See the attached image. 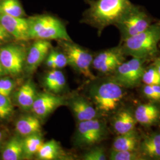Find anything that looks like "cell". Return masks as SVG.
Instances as JSON below:
<instances>
[{
	"label": "cell",
	"instance_id": "obj_1",
	"mask_svg": "<svg viewBox=\"0 0 160 160\" xmlns=\"http://www.w3.org/2000/svg\"><path fill=\"white\" fill-rule=\"evenodd\" d=\"M88 8L84 14L82 22L98 30L114 25L131 3L130 0H87Z\"/></svg>",
	"mask_w": 160,
	"mask_h": 160
},
{
	"label": "cell",
	"instance_id": "obj_2",
	"mask_svg": "<svg viewBox=\"0 0 160 160\" xmlns=\"http://www.w3.org/2000/svg\"><path fill=\"white\" fill-rule=\"evenodd\" d=\"M160 21H155L143 32L120 43L125 55L147 61L160 55Z\"/></svg>",
	"mask_w": 160,
	"mask_h": 160
},
{
	"label": "cell",
	"instance_id": "obj_3",
	"mask_svg": "<svg viewBox=\"0 0 160 160\" xmlns=\"http://www.w3.org/2000/svg\"><path fill=\"white\" fill-rule=\"evenodd\" d=\"M124 96L125 88L111 77L94 83L89 90L92 103L101 116L114 112Z\"/></svg>",
	"mask_w": 160,
	"mask_h": 160
},
{
	"label": "cell",
	"instance_id": "obj_4",
	"mask_svg": "<svg viewBox=\"0 0 160 160\" xmlns=\"http://www.w3.org/2000/svg\"><path fill=\"white\" fill-rule=\"evenodd\" d=\"M29 39L72 41L63 23L56 17L39 15L28 18Z\"/></svg>",
	"mask_w": 160,
	"mask_h": 160
},
{
	"label": "cell",
	"instance_id": "obj_5",
	"mask_svg": "<svg viewBox=\"0 0 160 160\" xmlns=\"http://www.w3.org/2000/svg\"><path fill=\"white\" fill-rule=\"evenodd\" d=\"M155 21L143 7L131 2L114 24L120 32V43L143 32Z\"/></svg>",
	"mask_w": 160,
	"mask_h": 160
},
{
	"label": "cell",
	"instance_id": "obj_6",
	"mask_svg": "<svg viewBox=\"0 0 160 160\" xmlns=\"http://www.w3.org/2000/svg\"><path fill=\"white\" fill-rule=\"evenodd\" d=\"M58 43L67 57L68 65L87 78L96 80L91 70L94 57L90 52L72 41L59 40Z\"/></svg>",
	"mask_w": 160,
	"mask_h": 160
},
{
	"label": "cell",
	"instance_id": "obj_7",
	"mask_svg": "<svg viewBox=\"0 0 160 160\" xmlns=\"http://www.w3.org/2000/svg\"><path fill=\"white\" fill-rule=\"evenodd\" d=\"M108 131L104 120L100 118L79 122L75 141L81 147H91L103 141Z\"/></svg>",
	"mask_w": 160,
	"mask_h": 160
},
{
	"label": "cell",
	"instance_id": "obj_8",
	"mask_svg": "<svg viewBox=\"0 0 160 160\" xmlns=\"http://www.w3.org/2000/svg\"><path fill=\"white\" fill-rule=\"evenodd\" d=\"M145 59L132 58L124 61L110 75L113 80L125 88H133L139 86L145 68Z\"/></svg>",
	"mask_w": 160,
	"mask_h": 160
},
{
	"label": "cell",
	"instance_id": "obj_9",
	"mask_svg": "<svg viewBox=\"0 0 160 160\" xmlns=\"http://www.w3.org/2000/svg\"><path fill=\"white\" fill-rule=\"evenodd\" d=\"M28 49L20 44H9L0 48V63L6 74L18 76L23 73Z\"/></svg>",
	"mask_w": 160,
	"mask_h": 160
},
{
	"label": "cell",
	"instance_id": "obj_10",
	"mask_svg": "<svg viewBox=\"0 0 160 160\" xmlns=\"http://www.w3.org/2000/svg\"><path fill=\"white\" fill-rule=\"evenodd\" d=\"M126 57L119 44L99 52L93 58L92 67L100 74L110 76L121 63L125 61Z\"/></svg>",
	"mask_w": 160,
	"mask_h": 160
},
{
	"label": "cell",
	"instance_id": "obj_11",
	"mask_svg": "<svg viewBox=\"0 0 160 160\" xmlns=\"http://www.w3.org/2000/svg\"><path fill=\"white\" fill-rule=\"evenodd\" d=\"M52 49V46L49 40H35L28 49L24 71L28 74H33L40 64L45 61Z\"/></svg>",
	"mask_w": 160,
	"mask_h": 160
},
{
	"label": "cell",
	"instance_id": "obj_12",
	"mask_svg": "<svg viewBox=\"0 0 160 160\" xmlns=\"http://www.w3.org/2000/svg\"><path fill=\"white\" fill-rule=\"evenodd\" d=\"M64 104H65V99L57 94L51 92L38 93L31 110L40 119H43Z\"/></svg>",
	"mask_w": 160,
	"mask_h": 160
},
{
	"label": "cell",
	"instance_id": "obj_13",
	"mask_svg": "<svg viewBox=\"0 0 160 160\" xmlns=\"http://www.w3.org/2000/svg\"><path fill=\"white\" fill-rule=\"evenodd\" d=\"M0 24L16 40H29L28 18L12 16L4 12L0 9Z\"/></svg>",
	"mask_w": 160,
	"mask_h": 160
},
{
	"label": "cell",
	"instance_id": "obj_14",
	"mask_svg": "<svg viewBox=\"0 0 160 160\" xmlns=\"http://www.w3.org/2000/svg\"><path fill=\"white\" fill-rule=\"evenodd\" d=\"M69 106L78 122L92 120L102 116L92 103L84 97H75L71 100Z\"/></svg>",
	"mask_w": 160,
	"mask_h": 160
},
{
	"label": "cell",
	"instance_id": "obj_15",
	"mask_svg": "<svg viewBox=\"0 0 160 160\" xmlns=\"http://www.w3.org/2000/svg\"><path fill=\"white\" fill-rule=\"evenodd\" d=\"M137 123L145 127H150L157 124L160 119V110L153 102L139 105L134 111Z\"/></svg>",
	"mask_w": 160,
	"mask_h": 160
},
{
	"label": "cell",
	"instance_id": "obj_16",
	"mask_svg": "<svg viewBox=\"0 0 160 160\" xmlns=\"http://www.w3.org/2000/svg\"><path fill=\"white\" fill-rule=\"evenodd\" d=\"M137 121L134 112L128 108L119 110L113 118L112 125L118 135H121L131 131L135 129Z\"/></svg>",
	"mask_w": 160,
	"mask_h": 160
},
{
	"label": "cell",
	"instance_id": "obj_17",
	"mask_svg": "<svg viewBox=\"0 0 160 160\" xmlns=\"http://www.w3.org/2000/svg\"><path fill=\"white\" fill-rule=\"evenodd\" d=\"M139 151L146 160H160V132H154L142 138Z\"/></svg>",
	"mask_w": 160,
	"mask_h": 160
},
{
	"label": "cell",
	"instance_id": "obj_18",
	"mask_svg": "<svg viewBox=\"0 0 160 160\" xmlns=\"http://www.w3.org/2000/svg\"><path fill=\"white\" fill-rule=\"evenodd\" d=\"M38 95L34 83L31 80L26 81L17 90L15 98L18 106L26 111L32 109Z\"/></svg>",
	"mask_w": 160,
	"mask_h": 160
},
{
	"label": "cell",
	"instance_id": "obj_19",
	"mask_svg": "<svg viewBox=\"0 0 160 160\" xmlns=\"http://www.w3.org/2000/svg\"><path fill=\"white\" fill-rule=\"evenodd\" d=\"M141 137L135 129L125 133L118 135L114 139L112 149L116 151L139 150Z\"/></svg>",
	"mask_w": 160,
	"mask_h": 160
},
{
	"label": "cell",
	"instance_id": "obj_20",
	"mask_svg": "<svg viewBox=\"0 0 160 160\" xmlns=\"http://www.w3.org/2000/svg\"><path fill=\"white\" fill-rule=\"evenodd\" d=\"M40 119L34 114H27L18 119L16 124V131L21 137H25L41 131Z\"/></svg>",
	"mask_w": 160,
	"mask_h": 160
},
{
	"label": "cell",
	"instance_id": "obj_21",
	"mask_svg": "<svg viewBox=\"0 0 160 160\" xmlns=\"http://www.w3.org/2000/svg\"><path fill=\"white\" fill-rule=\"evenodd\" d=\"M43 82L48 92L58 94L65 88L67 81L63 72L60 69H51L45 75Z\"/></svg>",
	"mask_w": 160,
	"mask_h": 160
},
{
	"label": "cell",
	"instance_id": "obj_22",
	"mask_svg": "<svg viewBox=\"0 0 160 160\" xmlns=\"http://www.w3.org/2000/svg\"><path fill=\"white\" fill-rule=\"evenodd\" d=\"M63 151L59 143L54 139L43 142L41 145L36 155L40 160H55L60 159Z\"/></svg>",
	"mask_w": 160,
	"mask_h": 160
},
{
	"label": "cell",
	"instance_id": "obj_23",
	"mask_svg": "<svg viewBox=\"0 0 160 160\" xmlns=\"http://www.w3.org/2000/svg\"><path fill=\"white\" fill-rule=\"evenodd\" d=\"M4 160H20L24 158L23 139L14 137L7 143L2 153Z\"/></svg>",
	"mask_w": 160,
	"mask_h": 160
},
{
	"label": "cell",
	"instance_id": "obj_24",
	"mask_svg": "<svg viewBox=\"0 0 160 160\" xmlns=\"http://www.w3.org/2000/svg\"><path fill=\"white\" fill-rule=\"evenodd\" d=\"M43 143V138L40 132L24 137L23 139L24 158L27 159L32 158L36 155Z\"/></svg>",
	"mask_w": 160,
	"mask_h": 160
},
{
	"label": "cell",
	"instance_id": "obj_25",
	"mask_svg": "<svg viewBox=\"0 0 160 160\" xmlns=\"http://www.w3.org/2000/svg\"><path fill=\"white\" fill-rule=\"evenodd\" d=\"M46 67L51 69H60L68 65L67 59L62 51L52 49L45 60Z\"/></svg>",
	"mask_w": 160,
	"mask_h": 160
},
{
	"label": "cell",
	"instance_id": "obj_26",
	"mask_svg": "<svg viewBox=\"0 0 160 160\" xmlns=\"http://www.w3.org/2000/svg\"><path fill=\"white\" fill-rule=\"evenodd\" d=\"M0 9L6 14L16 17H24L25 12L18 0H2Z\"/></svg>",
	"mask_w": 160,
	"mask_h": 160
},
{
	"label": "cell",
	"instance_id": "obj_27",
	"mask_svg": "<svg viewBox=\"0 0 160 160\" xmlns=\"http://www.w3.org/2000/svg\"><path fill=\"white\" fill-rule=\"evenodd\" d=\"M109 160H145L146 159L139 150L116 151L112 149L109 155Z\"/></svg>",
	"mask_w": 160,
	"mask_h": 160
},
{
	"label": "cell",
	"instance_id": "obj_28",
	"mask_svg": "<svg viewBox=\"0 0 160 160\" xmlns=\"http://www.w3.org/2000/svg\"><path fill=\"white\" fill-rule=\"evenodd\" d=\"M142 82L147 85H160V75L154 64L145 67Z\"/></svg>",
	"mask_w": 160,
	"mask_h": 160
},
{
	"label": "cell",
	"instance_id": "obj_29",
	"mask_svg": "<svg viewBox=\"0 0 160 160\" xmlns=\"http://www.w3.org/2000/svg\"><path fill=\"white\" fill-rule=\"evenodd\" d=\"M13 111V106L10 97L0 94V119H8L12 116Z\"/></svg>",
	"mask_w": 160,
	"mask_h": 160
},
{
	"label": "cell",
	"instance_id": "obj_30",
	"mask_svg": "<svg viewBox=\"0 0 160 160\" xmlns=\"http://www.w3.org/2000/svg\"><path fill=\"white\" fill-rule=\"evenodd\" d=\"M143 96L149 100L156 102H160V85H147L142 87Z\"/></svg>",
	"mask_w": 160,
	"mask_h": 160
},
{
	"label": "cell",
	"instance_id": "obj_31",
	"mask_svg": "<svg viewBox=\"0 0 160 160\" xmlns=\"http://www.w3.org/2000/svg\"><path fill=\"white\" fill-rule=\"evenodd\" d=\"M84 160H106V151L102 147H94L87 151L82 156Z\"/></svg>",
	"mask_w": 160,
	"mask_h": 160
},
{
	"label": "cell",
	"instance_id": "obj_32",
	"mask_svg": "<svg viewBox=\"0 0 160 160\" xmlns=\"http://www.w3.org/2000/svg\"><path fill=\"white\" fill-rule=\"evenodd\" d=\"M14 87V81L10 78H0V94L4 96H10Z\"/></svg>",
	"mask_w": 160,
	"mask_h": 160
},
{
	"label": "cell",
	"instance_id": "obj_33",
	"mask_svg": "<svg viewBox=\"0 0 160 160\" xmlns=\"http://www.w3.org/2000/svg\"><path fill=\"white\" fill-rule=\"evenodd\" d=\"M12 38L10 34L0 24V44L8 42Z\"/></svg>",
	"mask_w": 160,
	"mask_h": 160
},
{
	"label": "cell",
	"instance_id": "obj_34",
	"mask_svg": "<svg viewBox=\"0 0 160 160\" xmlns=\"http://www.w3.org/2000/svg\"><path fill=\"white\" fill-rule=\"evenodd\" d=\"M153 64L154 65L157 69L158 73L160 75V55H159L158 57L155 58L154 59V62Z\"/></svg>",
	"mask_w": 160,
	"mask_h": 160
},
{
	"label": "cell",
	"instance_id": "obj_35",
	"mask_svg": "<svg viewBox=\"0 0 160 160\" xmlns=\"http://www.w3.org/2000/svg\"><path fill=\"white\" fill-rule=\"evenodd\" d=\"M5 74H6V72H5L4 69L2 68V66L1 65V64L0 63V78H2Z\"/></svg>",
	"mask_w": 160,
	"mask_h": 160
},
{
	"label": "cell",
	"instance_id": "obj_36",
	"mask_svg": "<svg viewBox=\"0 0 160 160\" xmlns=\"http://www.w3.org/2000/svg\"><path fill=\"white\" fill-rule=\"evenodd\" d=\"M3 138H4V133L0 131V145L3 140Z\"/></svg>",
	"mask_w": 160,
	"mask_h": 160
}]
</instances>
